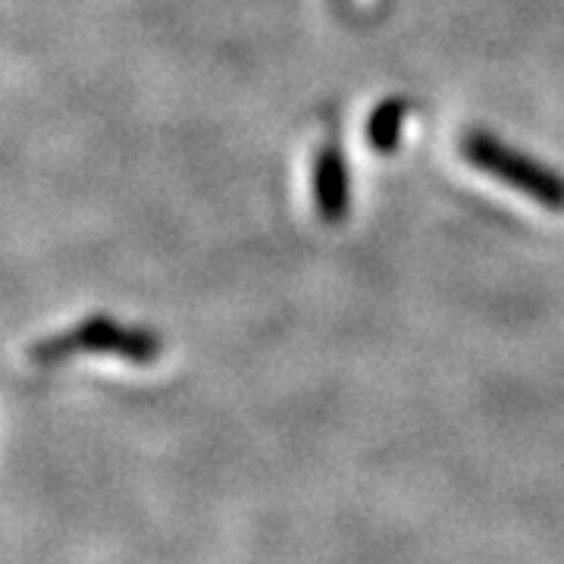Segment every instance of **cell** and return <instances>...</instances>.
Instances as JSON below:
<instances>
[{"label":"cell","mask_w":564,"mask_h":564,"mask_svg":"<svg viewBox=\"0 0 564 564\" xmlns=\"http://www.w3.org/2000/svg\"><path fill=\"white\" fill-rule=\"evenodd\" d=\"M82 351H104V355H120L129 361H151V358H158L161 343L148 329L122 326L110 317H88L66 333H57L44 343L32 345V358L39 364H57L63 358L82 355Z\"/></svg>","instance_id":"6da1fadb"},{"label":"cell","mask_w":564,"mask_h":564,"mask_svg":"<svg viewBox=\"0 0 564 564\" xmlns=\"http://www.w3.org/2000/svg\"><path fill=\"white\" fill-rule=\"evenodd\" d=\"M462 154L474 163L477 170H484L496 180L514 185L518 192L530 195L533 202L545 204L552 210H564V180L555 176L552 170H545L540 163L527 161L524 154L505 148L502 141H496L492 135H467L462 141Z\"/></svg>","instance_id":"7a4b0ae2"},{"label":"cell","mask_w":564,"mask_h":564,"mask_svg":"<svg viewBox=\"0 0 564 564\" xmlns=\"http://www.w3.org/2000/svg\"><path fill=\"white\" fill-rule=\"evenodd\" d=\"M317 204L326 220H339L348 204V185H345V163L336 148H326L317 163Z\"/></svg>","instance_id":"3957f363"},{"label":"cell","mask_w":564,"mask_h":564,"mask_svg":"<svg viewBox=\"0 0 564 564\" xmlns=\"http://www.w3.org/2000/svg\"><path fill=\"white\" fill-rule=\"evenodd\" d=\"M402 110V104H383L373 113V120H370V141H373V148H380V151L395 148V141H399V122L404 117Z\"/></svg>","instance_id":"277c9868"}]
</instances>
